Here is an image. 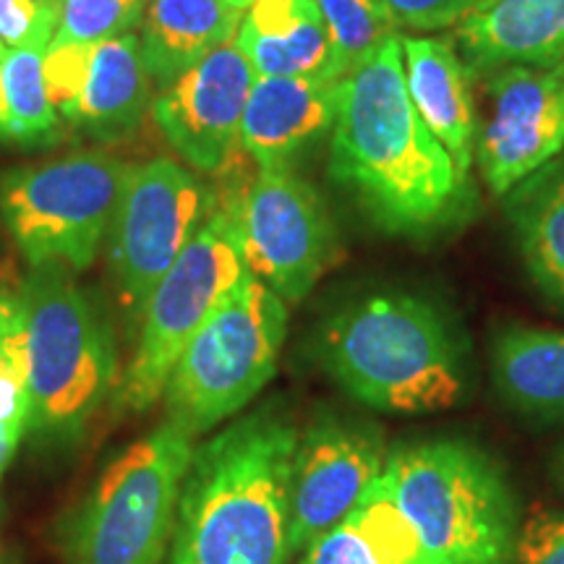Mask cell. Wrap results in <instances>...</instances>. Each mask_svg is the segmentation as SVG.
<instances>
[{
	"label": "cell",
	"mask_w": 564,
	"mask_h": 564,
	"mask_svg": "<svg viewBox=\"0 0 564 564\" xmlns=\"http://www.w3.org/2000/svg\"><path fill=\"white\" fill-rule=\"evenodd\" d=\"M400 40L387 37L340 82L329 178L373 228L421 241L470 220L476 188L415 112Z\"/></svg>",
	"instance_id": "obj_1"
},
{
	"label": "cell",
	"mask_w": 564,
	"mask_h": 564,
	"mask_svg": "<svg viewBox=\"0 0 564 564\" xmlns=\"http://www.w3.org/2000/svg\"><path fill=\"white\" fill-rule=\"evenodd\" d=\"M299 434L285 411L262 405L196 444L171 564H291L288 481Z\"/></svg>",
	"instance_id": "obj_2"
},
{
	"label": "cell",
	"mask_w": 564,
	"mask_h": 564,
	"mask_svg": "<svg viewBox=\"0 0 564 564\" xmlns=\"http://www.w3.org/2000/svg\"><path fill=\"white\" fill-rule=\"evenodd\" d=\"M316 356L352 400L384 413L460 403L465 356L440 306L411 293L369 295L322 324Z\"/></svg>",
	"instance_id": "obj_3"
},
{
	"label": "cell",
	"mask_w": 564,
	"mask_h": 564,
	"mask_svg": "<svg viewBox=\"0 0 564 564\" xmlns=\"http://www.w3.org/2000/svg\"><path fill=\"white\" fill-rule=\"evenodd\" d=\"M382 478L429 564H514V497L499 465L476 444H403L387 455Z\"/></svg>",
	"instance_id": "obj_4"
},
{
	"label": "cell",
	"mask_w": 564,
	"mask_h": 564,
	"mask_svg": "<svg viewBox=\"0 0 564 564\" xmlns=\"http://www.w3.org/2000/svg\"><path fill=\"white\" fill-rule=\"evenodd\" d=\"M34 440H79L118 384L110 324L63 264L32 267L19 291Z\"/></svg>",
	"instance_id": "obj_5"
},
{
	"label": "cell",
	"mask_w": 564,
	"mask_h": 564,
	"mask_svg": "<svg viewBox=\"0 0 564 564\" xmlns=\"http://www.w3.org/2000/svg\"><path fill=\"white\" fill-rule=\"evenodd\" d=\"M288 333V303L246 272L181 352L167 379V419L199 436L270 384Z\"/></svg>",
	"instance_id": "obj_6"
},
{
	"label": "cell",
	"mask_w": 564,
	"mask_h": 564,
	"mask_svg": "<svg viewBox=\"0 0 564 564\" xmlns=\"http://www.w3.org/2000/svg\"><path fill=\"white\" fill-rule=\"evenodd\" d=\"M196 436L167 419L112 460L66 531V564H160Z\"/></svg>",
	"instance_id": "obj_7"
},
{
	"label": "cell",
	"mask_w": 564,
	"mask_h": 564,
	"mask_svg": "<svg viewBox=\"0 0 564 564\" xmlns=\"http://www.w3.org/2000/svg\"><path fill=\"white\" fill-rule=\"evenodd\" d=\"M129 171L112 154L87 150L6 173L0 217L26 264L87 270L110 232Z\"/></svg>",
	"instance_id": "obj_8"
},
{
	"label": "cell",
	"mask_w": 564,
	"mask_h": 564,
	"mask_svg": "<svg viewBox=\"0 0 564 564\" xmlns=\"http://www.w3.org/2000/svg\"><path fill=\"white\" fill-rule=\"evenodd\" d=\"M246 272L236 225L220 204L144 303L137 350L116 387L118 411L160 403L183 348Z\"/></svg>",
	"instance_id": "obj_9"
},
{
	"label": "cell",
	"mask_w": 564,
	"mask_h": 564,
	"mask_svg": "<svg viewBox=\"0 0 564 564\" xmlns=\"http://www.w3.org/2000/svg\"><path fill=\"white\" fill-rule=\"evenodd\" d=\"M223 207L236 225L246 270L285 303L306 299L340 259L327 202L293 167L259 171Z\"/></svg>",
	"instance_id": "obj_10"
},
{
	"label": "cell",
	"mask_w": 564,
	"mask_h": 564,
	"mask_svg": "<svg viewBox=\"0 0 564 564\" xmlns=\"http://www.w3.org/2000/svg\"><path fill=\"white\" fill-rule=\"evenodd\" d=\"M217 199L171 158L131 167L110 225V272L129 316L144 312L154 285L192 243Z\"/></svg>",
	"instance_id": "obj_11"
},
{
	"label": "cell",
	"mask_w": 564,
	"mask_h": 564,
	"mask_svg": "<svg viewBox=\"0 0 564 564\" xmlns=\"http://www.w3.org/2000/svg\"><path fill=\"white\" fill-rule=\"evenodd\" d=\"M387 455L377 423L324 413L303 429L288 481L293 554L312 546L361 502L384 474Z\"/></svg>",
	"instance_id": "obj_12"
},
{
	"label": "cell",
	"mask_w": 564,
	"mask_h": 564,
	"mask_svg": "<svg viewBox=\"0 0 564 564\" xmlns=\"http://www.w3.org/2000/svg\"><path fill=\"white\" fill-rule=\"evenodd\" d=\"M486 79L489 112L476 133V165L505 196L564 150V61L505 66Z\"/></svg>",
	"instance_id": "obj_13"
},
{
	"label": "cell",
	"mask_w": 564,
	"mask_h": 564,
	"mask_svg": "<svg viewBox=\"0 0 564 564\" xmlns=\"http://www.w3.org/2000/svg\"><path fill=\"white\" fill-rule=\"evenodd\" d=\"M42 74L63 121L91 139L129 137L150 108L152 76L131 32L105 42H51Z\"/></svg>",
	"instance_id": "obj_14"
},
{
	"label": "cell",
	"mask_w": 564,
	"mask_h": 564,
	"mask_svg": "<svg viewBox=\"0 0 564 564\" xmlns=\"http://www.w3.org/2000/svg\"><path fill=\"white\" fill-rule=\"evenodd\" d=\"M253 82L251 63L230 40L154 97V123L196 173L228 171L232 152L241 147V121Z\"/></svg>",
	"instance_id": "obj_15"
},
{
	"label": "cell",
	"mask_w": 564,
	"mask_h": 564,
	"mask_svg": "<svg viewBox=\"0 0 564 564\" xmlns=\"http://www.w3.org/2000/svg\"><path fill=\"white\" fill-rule=\"evenodd\" d=\"M340 82L257 76L241 121V150L259 171H288L333 131Z\"/></svg>",
	"instance_id": "obj_16"
},
{
	"label": "cell",
	"mask_w": 564,
	"mask_h": 564,
	"mask_svg": "<svg viewBox=\"0 0 564 564\" xmlns=\"http://www.w3.org/2000/svg\"><path fill=\"white\" fill-rule=\"evenodd\" d=\"M232 42L257 76L324 82L348 76L314 0H251Z\"/></svg>",
	"instance_id": "obj_17"
},
{
	"label": "cell",
	"mask_w": 564,
	"mask_h": 564,
	"mask_svg": "<svg viewBox=\"0 0 564 564\" xmlns=\"http://www.w3.org/2000/svg\"><path fill=\"white\" fill-rule=\"evenodd\" d=\"M457 51L474 79L505 66L564 61V0H486L455 24Z\"/></svg>",
	"instance_id": "obj_18"
},
{
	"label": "cell",
	"mask_w": 564,
	"mask_h": 564,
	"mask_svg": "<svg viewBox=\"0 0 564 564\" xmlns=\"http://www.w3.org/2000/svg\"><path fill=\"white\" fill-rule=\"evenodd\" d=\"M408 95L421 121L442 141L460 175L470 178L476 154L474 74L453 37H403Z\"/></svg>",
	"instance_id": "obj_19"
},
{
	"label": "cell",
	"mask_w": 564,
	"mask_h": 564,
	"mask_svg": "<svg viewBox=\"0 0 564 564\" xmlns=\"http://www.w3.org/2000/svg\"><path fill=\"white\" fill-rule=\"evenodd\" d=\"M243 11L225 0H150L139 53L154 82L171 84L236 37Z\"/></svg>",
	"instance_id": "obj_20"
},
{
	"label": "cell",
	"mask_w": 564,
	"mask_h": 564,
	"mask_svg": "<svg viewBox=\"0 0 564 564\" xmlns=\"http://www.w3.org/2000/svg\"><path fill=\"white\" fill-rule=\"evenodd\" d=\"M299 564H429L419 533L379 476L361 502L312 546Z\"/></svg>",
	"instance_id": "obj_21"
},
{
	"label": "cell",
	"mask_w": 564,
	"mask_h": 564,
	"mask_svg": "<svg viewBox=\"0 0 564 564\" xmlns=\"http://www.w3.org/2000/svg\"><path fill=\"white\" fill-rule=\"evenodd\" d=\"M505 215L528 274L564 306V150L505 194Z\"/></svg>",
	"instance_id": "obj_22"
},
{
	"label": "cell",
	"mask_w": 564,
	"mask_h": 564,
	"mask_svg": "<svg viewBox=\"0 0 564 564\" xmlns=\"http://www.w3.org/2000/svg\"><path fill=\"white\" fill-rule=\"evenodd\" d=\"M494 384L514 411L564 419V333L507 324L491 340Z\"/></svg>",
	"instance_id": "obj_23"
},
{
	"label": "cell",
	"mask_w": 564,
	"mask_h": 564,
	"mask_svg": "<svg viewBox=\"0 0 564 564\" xmlns=\"http://www.w3.org/2000/svg\"><path fill=\"white\" fill-rule=\"evenodd\" d=\"M61 137L58 110L47 97L42 53L11 51L0 61V141L51 147Z\"/></svg>",
	"instance_id": "obj_24"
},
{
	"label": "cell",
	"mask_w": 564,
	"mask_h": 564,
	"mask_svg": "<svg viewBox=\"0 0 564 564\" xmlns=\"http://www.w3.org/2000/svg\"><path fill=\"white\" fill-rule=\"evenodd\" d=\"M32 400L26 379L24 314L19 293L0 295V478L30 434Z\"/></svg>",
	"instance_id": "obj_25"
},
{
	"label": "cell",
	"mask_w": 564,
	"mask_h": 564,
	"mask_svg": "<svg viewBox=\"0 0 564 564\" xmlns=\"http://www.w3.org/2000/svg\"><path fill=\"white\" fill-rule=\"evenodd\" d=\"M348 70L400 32L384 0H314Z\"/></svg>",
	"instance_id": "obj_26"
},
{
	"label": "cell",
	"mask_w": 564,
	"mask_h": 564,
	"mask_svg": "<svg viewBox=\"0 0 564 564\" xmlns=\"http://www.w3.org/2000/svg\"><path fill=\"white\" fill-rule=\"evenodd\" d=\"M150 0H66L53 42H105L129 34Z\"/></svg>",
	"instance_id": "obj_27"
},
{
	"label": "cell",
	"mask_w": 564,
	"mask_h": 564,
	"mask_svg": "<svg viewBox=\"0 0 564 564\" xmlns=\"http://www.w3.org/2000/svg\"><path fill=\"white\" fill-rule=\"evenodd\" d=\"M66 0H0V42L11 51L51 47Z\"/></svg>",
	"instance_id": "obj_28"
},
{
	"label": "cell",
	"mask_w": 564,
	"mask_h": 564,
	"mask_svg": "<svg viewBox=\"0 0 564 564\" xmlns=\"http://www.w3.org/2000/svg\"><path fill=\"white\" fill-rule=\"evenodd\" d=\"M514 564H564V512L533 507L518 531Z\"/></svg>",
	"instance_id": "obj_29"
},
{
	"label": "cell",
	"mask_w": 564,
	"mask_h": 564,
	"mask_svg": "<svg viewBox=\"0 0 564 564\" xmlns=\"http://www.w3.org/2000/svg\"><path fill=\"white\" fill-rule=\"evenodd\" d=\"M400 30L436 32L455 26L486 0H384Z\"/></svg>",
	"instance_id": "obj_30"
},
{
	"label": "cell",
	"mask_w": 564,
	"mask_h": 564,
	"mask_svg": "<svg viewBox=\"0 0 564 564\" xmlns=\"http://www.w3.org/2000/svg\"><path fill=\"white\" fill-rule=\"evenodd\" d=\"M225 3H230V6H236L238 11H246L251 6V0H225Z\"/></svg>",
	"instance_id": "obj_31"
},
{
	"label": "cell",
	"mask_w": 564,
	"mask_h": 564,
	"mask_svg": "<svg viewBox=\"0 0 564 564\" xmlns=\"http://www.w3.org/2000/svg\"><path fill=\"white\" fill-rule=\"evenodd\" d=\"M556 465H560V470H562V478H564V447L560 449V457H556Z\"/></svg>",
	"instance_id": "obj_32"
},
{
	"label": "cell",
	"mask_w": 564,
	"mask_h": 564,
	"mask_svg": "<svg viewBox=\"0 0 564 564\" xmlns=\"http://www.w3.org/2000/svg\"><path fill=\"white\" fill-rule=\"evenodd\" d=\"M6 55H9V47H6V45H3V42H0V61H3V58H6Z\"/></svg>",
	"instance_id": "obj_33"
},
{
	"label": "cell",
	"mask_w": 564,
	"mask_h": 564,
	"mask_svg": "<svg viewBox=\"0 0 564 564\" xmlns=\"http://www.w3.org/2000/svg\"><path fill=\"white\" fill-rule=\"evenodd\" d=\"M0 295H3V291H0Z\"/></svg>",
	"instance_id": "obj_34"
}]
</instances>
